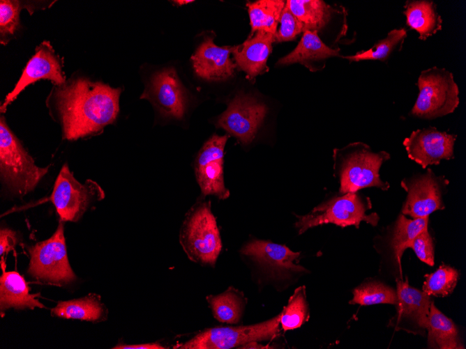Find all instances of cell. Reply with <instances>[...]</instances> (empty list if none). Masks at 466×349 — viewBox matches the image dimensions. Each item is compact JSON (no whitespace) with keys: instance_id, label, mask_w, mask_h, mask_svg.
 Wrapping results in <instances>:
<instances>
[{"instance_id":"obj_14","label":"cell","mask_w":466,"mask_h":349,"mask_svg":"<svg viewBox=\"0 0 466 349\" xmlns=\"http://www.w3.org/2000/svg\"><path fill=\"white\" fill-rule=\"evenodd\" d=\"M456 135L439 131L433 127L414 130L403 141L409 159L426 169L453 157Z\"/></svg>"},{"instance_id":"obj_13","label":"cell","mask_w":466,"mask_h":349,"mask_svg":"<svg viewBox=\"0 0 466 349\" xmlns=\"http://www.w3.org/2000/svg\"><path fill=\"white\" fill-rule=\"evenodd\" d=\"M227 135L214 134L200 150L195 164V173L202 193L225 199L229 190L223 177V153Z\"/></svg>"},{"instance_id":"obj_24","label":"cell","mask_w":466,"mask_h":349,"mask_svg":"<svg viewBox=\"0 0 466 349\" xmlns=\"http://www.w3.org/2000/svg\"><path fill=\"white\" fill-rule=\"evenodd\" d=\"M286 5L302 24L303 32L310 31L318 33L329 22L335 11L331 6L320 0H288Z\"/></svg>"},{"instance_id":"obj_33","label":"cell","mask_w":466,"mask_h":349,"mask_svg":"<svg viewBox=\"0 0 466 349\" xmlns=\"http://www.w3.org/2000/svg\"><path fill=\"white\" fill-rule=\"evenodd\" d=\"M21 4L17 1H0V40L6 45L19 26Z\"/></svg>"},{"instance_id":"obj_37","label":"cell","mask_w":466,"mask_h":349,"mask_svg":"<svg viewBox=\"0 0 466 349\" xmlns=\"http://www.w3.org/2000/svg\"><path fill=\"white\" fill-rule=\"evenodd\" d=\"M114 349H165L167 348L162 346L158 342L153 343H147L142 344H134V345H127V344H118L117 346L112 348Z\"/></svg>"},{"instance_id":"obj_3","label":"cell","mask_w":466,"mask_h":349,"mask_svg":"<svg viewBox=\"0 0 466 349\" xmlns=\"http://www.w3.org/2000/svg\"><path fill=\"white\" fill-rule=\"evenodd\" d=\"M179 242L193 262L204 265L216 264L222 242L209 201L197 203L187 212L180 230Z\"/></svg>"},{"instance_id":"obj_26","label":"cell","mask_w":466,"mask_h":349,"mask_svg":"<svg viewBox=\"0 0 466 349\" xmlns=\"http://www.w3.org/2000/svg\"><path fill=\"white\" fill-rule=\"evenodd\" d=\"M105 310L100 297L91 295L80 299L59 302L52 309L51 314L66 319L97 321L105 318Z\"/></svg>"},{"instance_id":"obj_35","label":"cell","mask_w":466,"mask_h":349,"mask_svg":"<svg viewBox=\"0 0 466 349\" xmlns=\"http://www.w3.org/2000/svg\"><path fill=\"white\" fill-rule=\"evenodd\" d=\"M409 248L423 263L433 266L435 263L434 245L428 226L423 228L411 242Z\"/></svg>"},{"instance_id":"obj_2","label":"cell","mask_w":466,"mask_h":349,"mask_svg":"<svg viewBox=\"0 0 466 349\" xmlns=\"http://www.w3.org/2000/svg\"><path fill=\"white\" fill-rule=\"evenodd\" d=\"M333 158L341 194L366 187L389 188V184L382 181L379 173L382 164L390 159L387 152H374L367 144L356 142L343 149H335Z\"/></svg>"},{"instance_id":"obj_17","label":"cell","mask_w":466,"mask_h":349,"mask_svg":"<svg viewBox=\"0 0 466 349\" xmlns=\"http://www.w3.org/2000/svg\"><path fill=\"white\" fill-rule=\"evenodd\" d=\"M234 47H219L213 38L206 37L192 56L196 74L209 81L225 80L234 75L236 67L230 58Z\"/></svg>"},{"instance_id":"obj_20","label":"cell","mask_w":466,"mask_h":349,"mask_svg":"<svg viewBox=\"0 0 466 349\" xmlns=\"http://www.w3.org/2000/svg\"><path fill=\"white\" fill-rule=\"evenodd\" d=\"M3 274L0 279V308L1 311L8 308L34 309L43 308L36 297L39 293L30 294L29 288L24 279L15 271L6 272L5 263L1 261Z\"/></svg>"},{"instance_id":"obj_6","label":"cell","mask_w":466,"mask_h":349,"mask_svg":"<svg viewBox=\"0 0 466 349\" xmlns=\"http://www.w3.org/2000/svg\"><path fill=\"white\" fill-rule=\"evenodd\" d=\"M370 207L368 198L363 199L356 192L346 193L320 204L307 215H296L298 220L295 226L301 234L310 228L329 223L359 228L360 223L364 221L376 226L379 216L375 212L366 213Z\"/></svg>"},{"instance_id":"obj_16","label":"cell","mask_w":466,"mask_h":349,"mask_svg":"<svg viewBox=\"0 0 466 349\" xmlns=\"http://www.w3.org/2000/svg\"><path fill=\"white\" fill-rule=\"evenodd\" d=\"M43 79H50L58 85H61L65 82L61 59L54 53L50 42L47 41L42 42L36 48V53L27 63L15 88L7 95L4 100L3 104L1 106V111H5L7 106L27 86Z\"/></svg>"},{"instance_id":"obj_19","label":"cell","mask_w":466,"mask_h":349,"mask_svg":"<svg viewBox=\"0 0 466 349\" xmlns=\"http://www.w3.org/2000/svg\"><path fill=\"white\" fill-rule=\"evenodd\" d=\"M273 42L275 35L257 31L243 44L234 46L232 54L236 67L246 73L249 80H254L258 75L269 70L266 61Z\"/></svg>"},{"instance_id":"obj_21","label":"cell","mask_w":466,"mask_h":349,"mask_svg":"<svg viewBox=\"0 0 466 349\" xmlns=\"http://www.w3.org/2000/svg\"><path fill=\"white\" fill-rule=\"evenodd\" d=\"M340 49L328 47L320 39L317 31H305L296 48L290 54L281 58L279 65L300 63L314 70L313 64L332 56H338Z\"/></svg>"},{"instance_id":"obj_8","label":"cell","mask_w":466,"mask_h":349,"mask_svg":"<svg viewBox=\"0 0 466 349\" xmlns=\"http://www.w3.org/2000/svg\"><path fill=\"white\" fill-rule=\"evenodd\" d=\"M29 273L53 284L68 283L75 279L68 260L63 225L60 222L54 233L29 249Z\"/></svg>"},{"instance_id":"obj_9","label":"cell","mask_w":466,"mask_h":349,"mask_svg":"<svg viewBox=\"0 0 466 349\" xmlns=\"http://www.w3.org/2000/svg\"><path fill=\"white\" fill-rule=\"evenodd\" d=\"M94 196L101 199L103 191L91 180L84 185L79 183L64 164L54 185L50 197L62 221L76 222L84 214Z\"/></svg>"},{"instance_id":"obj_23","label":"cell","mask_w":466,"mask_h":349,"mask_svg":"<svg viewBox=\"0 0 466 349\" xmlns=\"http://www.w3.org/2000/svg\"><path fill=\"white\" fill-rule=\"evenodd\" d=\"M428 345L430 348H463L453 321L430 303L428 317Z\"/></svg>"},{"instance_id":"obj_7","label":"cell","mask_w":466,"mask_h":349,"mask_svg":"<svg viewBox=\"0 0 466 349\" xmlns=\"http://www.w3.org/2000/svg\"><path fill=\"white\" fill-rule=\"evenodd\" d=\"M280 313L271 319L251 325L206 329L174 348L229 349L272 339L280 332Z\"/></svg>"},{"instance_id":"obj_28","label":"cell","mask_w":466,"mask_h":349,"mask_svg":"<svg viewBox=\"0 0 466 349\" xmlns=\"http://www.w3.org/2000/svg\"><path fill=\"white\" fill-rule=\"evenodd\" d=\"M428 216L420 218L408 219L401 213L396 223L389 242L397 262L400 264L405 250L413 239L423 228L428 226Z\"/></svg>"},{"instance_id":"obj_22","label":"cell","mask_w":466,"mask_h":349,"mask_svg":"<svg viewBox=\"0 0 466 349\" xmlns=\"http://www.w3.org/2000/svg\"><path fill=\"white\" fill-rule=\"evenodd\" d=\"M404 15L408 26L419 33V38L426 40L442 29V19L432 1H407Z\"/></svg>"},{"instance_id":"obj_31","label":"cell","mask_w":466,"mask_h":349,"mask_svg":"<svg viewBox=\"0 0 466 349\" xmlns=\"http://www.w3.org/2000/svg\"><path fill=\"white\" fill-rule=\"evenodd\" d=\"M350 304L372 305L376 304H396V292L391 287L379 282H368L356 288Z\"/></svg>"},{"instance_id":"obj_18","label":"cell","mask_w":466,"mask_h":349,"mask_svg":"<svg viewBox=\"0 0 466 349\" xmlns=\"http://www.w3.org/2000/svg\"><path fill=\"white\" fill-rule=\"evenodd\" d=\"M240 252L273 273L306 271L304 267L295 263L299 252H294L285 245L253 240L247 242Z\"/></svg>"},{"instance_id":"obj_29","label":"cell","mask_w":466,"mask_h":349,"mask_svg":"<svg viewBox=\"0 0 466 349\" xmlns=\"http://www.w3.org/2000/svg\"><path fill=\"white\" fill-rule=\"evenodd\" d=\"M406 37L407 31L404 28L394 29L388 33L386 38L378 40L370 49L344 58L350 61L363 60L385 61L398 47L401 48Z\"/></svg>"},{"instance_id":"obj_25","label":"cell","mask_w":466,"mask_h":349,"mask_svg":"<svg viewBox=\"0 0 466 349\" xmlns=\"http://www.w3.org/2000/svg\"><path fill=\"white\" fill-rule=\"evenodd\" d=\"M213 317L221 323L236 324L239 322L246 304L242 292L230 287L225 292L206 297Z\"/></svg>"},{"instance_id":"obj_32","label":"cell","mask_w":466,"mask_h":349,"mask_svg":"<svg viewBox=\"0 0 466 349\" xmlns=\"http://www.w3.org/2000/svg\"><path fill=\"white\" fill-rule=\"evenodd\" d=\"M458 277L459 274L456 269L442 265L433 273L425 276L423 291L429 296H447L455 288Z\"/></svg>"},{"instance_id":"obj_4","label":"cell","mask_w":466,"mask_h":349,"mask_svg":"<svg viewBox=\"0 0 466 349\" xmlns=\"http://www.w3.org/2000/svg\"><path fill=\"white\" fill-rule=\"evenodd\" d=\"M48 167L36 166L17 138L0 121V171L4 183L20 195L33 190L47 172Z\"/></svg>"},{"instance_id":"obj_34","label":"cell","mask_w":466,"mask_h":349,"mask_svg":"<svg viewBox=\"0 0 466 349\" xmlns=\"http://www.w3.org/2000/svg\"><path fill=\"white\" fill-rule=\"evenodd\" d=\"M280 26L275 34L276 42L294 40L299 34L303 32V26L297 17L285 5L282 11L280 21Z\"/></svg>"},{"instance_id":"obj_5","label":"cell","mask_w":466,"mask_h":349,"mask_svg":"<svg viewBox=\"0 0 466 349\" xmlns=\"http://www.w3.org/2000/svg\"><path fill=\"white\" fill-rule=\"evenodd\" d=\"M419 93L410 114L423 119H435L451 114L459 104V89L453 74L436 66L421 71Z\"/></svg>"},{"instance_id":"obj_15","label":"cell","mask_w":466,"mask_h":349,"mask_svg":"<svg viewBox=\"0 0 466 349\" xmlns=\"http://www.w3.org/2000/svg\"><path fill=\"white\" fill-rule=\"evenodd\" d=\"M141 98L148 99L164 117L181 119L184 115L186 97L174 68L156 73Z\"/></svg>"},{"instance_id":"obj_10","label":"cell","mask_w":466,"mask_h":349,"mask_svg":"<svg viewBox=\"0 0 466 349\" xmlns=\"http://www.w3.org/2000/svg\"><path fill=\"white\" fill-rule=\"evenodd\" d=\"M448 183L444 176H436L430 169L425 173L403 179L400 185L407 195L402 213L412 218H420L443 209L442 193Z\"/></svg>"},{"instance_id":"obj_27","label":"cell","mask_w":466,"mask_h":349,"mask_svg":"<svg viewBox=\"0 0 466 349\" xmlns=\"http://www.w3.org/2000/svg\"><path fill=\"white\" fill-rule=\"evenodd\" d=\"M285 5V1L283 0H259L248 3L251 26L249 36L257 31L275 35Z\"/></svg>"},{"instance_id":"obj_12","label":"cell","mask_w":466,"mask_h":349,"mask_svg":"<svg viewBox=\"0 0 466 349\" xmlns=\"http://www.w3.org/2000/svg\"><path fill=\"white\" fill-rule=\"evenodd\" d=\"M396 283V313L391 319L390 326L396 330L424 335L431 303L430 296L411 287L407 279H397Z\"/></svg>"},{"instance_id":"obj_11","label":"cell","mask_w":466,"mask_h":349,"mask_svg":"<svg viewBox=\"0 0 466 349\" xmlns=\"http://www.w3.org/2000/svg\"><path fill=\"white\" fill-rule=\"evenodd\" d=\"M267 112L266 105L255 98L237 95L218 119L217 126L225 130L243 144L250 143Z\"/></svg>"},{"instance_id":"obj_36","label":"cell","mask_w":466,"mask_h":349,"mask_svg":"<svg viewBox=\"0 0 466 349\" xmlns=\"http://www.w3.org/2000/svg\"><path fill=\"white\" fill-rule=\"evenodd\" d=\"M16 243L15 233L4 228L0 231V254L2 255L12 250Z\"/></svg>"},{"instance_id":"obj_38","label":"cell","mask_w":466,"mask_h":349,"mask_svg":"<svg viewBox=\"0 0 466 349\" xmlns=\"http://www.w3.org/2000/svg\"><path fill=\"white\" fill-rule=\"evenodd\" d=\"M174 2L176 3L179 5H183V4H185V3H188L193 2V1H188V0L180 1V0H178V1H174Z\"/></svg>"},{"instance_id":"obj_1","label":"cell","mask_w":466,"mask_h":349,"mask_svg":"<svg viewBox=\"0 0 466 349\" xmlns=\"http://www.w3.org/2000/svg\"><path fill=\"white\" fill-rule=\"evenodd\" d=\"M121 92V88L82 78L60 86L56 92V104L64 138L75 140L112 123L119 111Z\"/></svg>"},{"instance_id":"obj_30","label":"cell","mask_w":466,"mask_h":349,"mask_svg":"<svg viewBox=\"0 0 466 349\" xmlns=\"http://www.w3.org/2000/svg\"><path fill=\"white\" fill-rule=\"evenodd\" d=\"M308 316L304 286L296 288L284 307L280 317V323L284 331L298 328L307 320Z\"/></svg>"}]
</instances>
